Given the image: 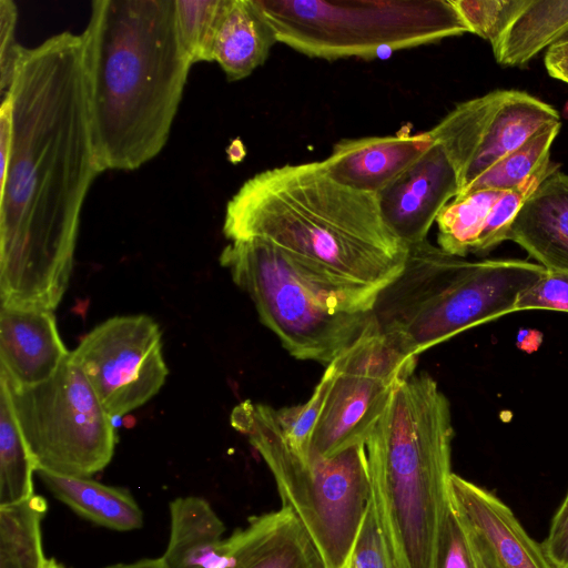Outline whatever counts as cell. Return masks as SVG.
Returning <instances> with one entry per match:
<instances>
[{
	"instance_id": "6da1fadb",
	"label": "cell",
	"mask_w": 568,
	"mask_h": 568,
	"mask_svg": "<svg viewBox=\"0 0 568 568\" xmlns=\"http://www.w3.org/2000/svg\"><path fill=\"white\" fill-rule=\"evenodd\" d=\"M4 94L12 135L0 162L1 304L53 311L69 285L84 200L103 171L83 34L24 48Z\"/></svg>"
},
{
	"instance_id": "7a4b0ae2",
	"label": "cell",
	"mask_w": 568,
	"mask_h": 568,
	"mask_svg": "<svg viewBox=\"0 0 568 568\" xmlns=\"http://www.w3.org/2000/svg\"><path fill=\"white\" fill-rule=\"evenodd\" d=\"M223 232L231 242L272 244L321 282L374 294L399 274L407 254L377 195L339 184L321 161L248 179L226 205Z\"/></svg>"
},
{
	"instance_id": "3957f363",
	"label": "cell",
	"mask_w": 568,
	"mask_h": 568,
	"mask_svg": "<svg viewBox=\"0 0 568 568\" xmlns=\"http://www.w3.org/2000/svg\"><path fill=\"white\" fill-rule=\"evenodd\" d=\"M82 34L101 166L135 170L166 144L192 65L175 2L94 0Z\"/></svg>"
},
{
	"instance_id": "277c9868",
	"label": "cell",
	"mask_w": 568,
	"mask_h": 568,
	"mask_svg": "<svg viewBox=\"0 0 568 568\" xmlns=\"http://www.w3.org/2000/svg\"><path fill=\"white\" fill-rule=\"evenodd\" d=\"M450 404L428 374L392 394L365 447L371 506L390 568H438L452 501Z\"/></svg>"
},
{
	"instance_id": "5b68a950",
	"label": "cell",
	"mask_w": 568,
	"mask_h": 568,
	"mask_svg": "<svg viewBox=\"0 0 568 568\" xmlns=\"http://www.w3.org/2000/svg\"><path fill=\"white\" fill-rule=\"evenodd\" d=\"M547 270L519 258L471 261L427 240L407 247L399 274L377 295L372 320L406 356L515 313L521 291Z\"/></svg>"
},
{
	"instance_id": "8992f818",
	"label": "cell",
	"mask_w": 568,
	"mask_h": 568,
	"mask_svg": "<svg viewBox=\"0 0 568 568\" xmlns=\"http://www.w3.org/2000/svg\"><path fill=\"white\" fill-rule=\"evenodd\" d=\"M230 419L264 460L282 506L305 528L326 568H346L371 501L365 445L332 457L303 456L285 437L276 409L251 400L237 404Z\"/></svg>"
},
{
	"instance_id": "52a82bcc",
	"label": "cell",
	"mask_w": 568,
	"mask_h": 568,
	"mask_svg": "<svg viewBox=\"0 0 568 568\" xmlns=\"http://www.w3.org/2000/svg\"><path fill=\"white\" fill-rule=\"evenodd\" d=\"M261 322L295 358L332 363L372 323L377 294L321 282L257 239L232 241L220 256Z\"/></svg>"
},
{
	"instance_id": "ba28073f",
	"label": "cell",
	"mask_w": 568,
	"mask_h": 568,
	"mask_svg": "<svg viewBox=\"0 0 568 568\" xmlns=\"http://www.w3.org/2000/svg\"><path fill=\"white\" fill-rule=\"evenodd\" d=\"M277 42L312 58L372 59L381 51L469 32L453 0H253Z\"/></svg>"
},
{
	"instance_id": "9c48e42d",
	"label": "cell",
	"mask_w": 568,
	"mask_h": 568,
	"mask_svg": "<svg viewBox=\"0 0 568 568\" xmlns=\"http://www.w3.org/2000/svg\"><path fill=\"white\" fill-rule=\"evenodd\" d=\"M4 383L37 471L90 477L109 465L116 442L112 417L71 352L41 384L13 387Z\"/></svg>"
},
{
	"instance_id": "30bf717a",
	"label": "cell",
	"mask_w": 568,
	"mask_h": 568,
	"mask_svg": "<svg viewBox=\"0 0 568 568\" xmlns=\"http://www.w3.org/2000/svg\"><path fill=\"white\" fill-rule=\"evenodd\" d=\"M416 358L397 351L372 320L315 386L321 405L307 455L332 457L365 445L396 387L414 374Z\"/></svg>"
},
{
	"instance_id": "8fae6325",
	"label": "cell",
	"mask_w": 568,
	"mask_h": 568,
	"mask_svg": "<svg viewBox=\"0 0 568 568\" xmlns=\"http://www.w3.org/2000/svg\"><path fill=\"white\" fill-rule=\"evenodd\" d=\"M554 122L560 115L550 104L524 91L496 90L459 103L429 132L452 163L460 194Z\"/></svg>"
},
{
	"instance_id": "7c38bea8",
	"label": "cell",
	"mask_w": 568,
	"mask_h": 568,
	"mask_svg": "<svg viewBox=\"0 0 568 568\" xmlns=\"http://www.w3.org/2000/svg\"><path fill=\"white\" fill-rule=\"evenodd\" d=\"M71 356L111 417L145 404L169 374L159 325L146 315L104 321L81 338Z\"/></svg>"
},
{
	"instance_id": "4fadbf2b",
	"label": "cell",
	"mask_w": 568,
	"mask_h": 568,
	"mask_svg": "<svg viewBox=\"0 0 568 568\" xmlns=\"http://www.w3.org/2000/svg\"><path fill=\"white\" fill-rule=\"evenodd\" d=\"M457 194L456 172L435 142L377 197L385 223L408 247L427 240L438 214Z\"/></svg>"
},
{
	"instance_id": "5bb4252c",
	"label": "cell",
	"mask_w": 568,
	"mask_h": 568,
	"mask_svg": "<svg viewBox=\"0 0 568 568\" xmlns=\"http://www.w3.org/2000/svg\"><path fill=\"white\" fill-rule=\"evenodd\" d=\"M69 354L53 311L1 304L0 377L8 385L31 387L48 381Z\"/></svg>"
},
{
	"instance_id": "9a60e30c",
	"label": "cell",
	"mask_w": 568,
	"mask_h": 568,
	"mask_svg": "<svg viewBox=\"0 0 568 568\" xmlns=\"http://www.w3.org/2000/svg\"><path fill=\"white\" fill-rule=\"evenodd\" d=\"M435 143L429 131L346 139L322 162L327 174L349 189L378 194L396 181Z\"/></svg>"
},
{
	"instance_id": "2e32d148",
	"label": "cell",
	"mask_w": 568,
	"mask_h": 568,
	"mask_svg": "<svg viewBox=\"0 0 568 568\" xmlns=\"http://www.w3.org/2000/svg\"><path fill=\"white\" fill-rule=\"evenodd\" d=\"M217 568H326L293 511L281 507L251 517L224 540Z\"/></svg>"
},
{
	"instance_id": "e0dca14e",
	"label": "cell",
	"mask_w": 568,
	"mask_h": 568,
	"mask_svg": "<svg viewBox=\"0 0 568 568\" xmlns=\"http://www.w3.org/2000/svg\"><path fill=\"white\" fill-rule=\"evenodd\" d=\"M452 501L458 515L483 535L504 568H555L541 545L491 491L453 474Z\"/></svg>"
},
{
	"instance_id": "ac0fdd59",
	"label": "cell",
	"mask_w": 568,
	"mask_h": 568,
	"mask_svg": "<svg viewBox=\"0 0 568 568\" xmlns=\"http://www.w3.org/2000/svg\"><path fill=\"white\" fill-rule=\"evenodd\" d=\"M548 272H568V174L552 170L527 197L508 239Z\"/></svg>"
},
{
	"instance_id": "d6986e66",
	"label": "cell",
	"mask_w": 568,
	"mask_h": 568,
	"mask_svg": "<svg viewBox=\"0 0 568 568\" xmlns=\"http://www.w3.org/2000/svg\"><path fill=\"white\" fill-rule=\"evenodd\" d=\"M225 526L210 503L197 496L170 504V537L162 556L169 568H217Z\"/></svg>"
},
{
	"instance_id": "ffe728a7",
	"label": "cell",
	"mask_w": 568,
	"mask_h": 568,
	"mask_svg": "<svg viewBox=\"0 0 568 568\" xmlns=\"http://www.w3.org/2000/svg\"><path fill=\"white\" fill-rule=\"evenodd\" d=\"M276 37L253 0H226L213 45V61L227 79L250 75L267 59Z\"/></svg>"
},
{
	"instance_id": "44dd1931",
	"label": "cell",
	"mask_w": 568,
	"mask_h": 568,
	"mask_svg": "<svg viewBox=\"0 0 568 568\" xmlns=\"http://www.w3.org/2000/svg\"><path fill=\"white\" fill-rule=\"evenodd\" d=\"M49 491L81 517L95 525L130 531L143 526V513L123 488L108 486L89 477L37 471Z\"/></svg>"
},
{
	"instance_id": "7402d4cb",
	"label": "cell",
	"mask_w": 568,
	"mask_h": 568,
	"mask_svg": "<svg viewBox=\"0 0 568 568\" xmlns=\"http://www.w3.org/2000/svg\"><path fill=\"white\" fill-rule=\"evenodd\" d=\"M568 32V0H527L493 49L505 67H523Z\"/></svg>"
},
{
	"instance_id": "603a6c76",
	"label": "cell",
	"mask_w": 568,
	"mask_h": 568,
	"mask_svg": "<svg viewBox=\"0 0 568 568\" xmlns=\"http://www.w3.org/2000/svg\"><path fill=\"white\" fill-rule=\"evenodd\" d=\"M47 500L39 495L0 507V568H45L41 524Z\"/></svg>"
},
{
	"instance_id": "cb8c5ba5",
	"label": "cell",
	"mask_w": 568,
	"mask_h": 568,
	"mask_svg": "<svg viewBox=\"0 0 568 568\" xmlns=\"http://www.w3.org/2000/svg\"><path fill=\"white\" fill-rule=\"evenodd\" d=\"M37 465L24 440L8 387L0 378V507L31 498Z\"/></svg>"
},
{
	"instance_id": "d4e9b609",
	"label": "cell",
	"mask_w": 568,
	"mask_h": 568,
	"mask_svg": "<svg viewBox=\"0 0 568 568\" xmlns=\"http://www.w3.org/2000/svg\"><path fill=\"white\" fill-rule=\"evenodd\" d=\"M559 130L560 122L547 124L527 142L477 178L457 196L480 190H516L542 174L552 164L550 148Z\"/></svg>"
},
{
	"instance_id": "484cf974",
	"label": "cell",
	"mask_w": 568,
	"mask_h": 568,
	"mask_svg": "<svg viewBox=\"0 0 568 568\" xmlns=\"http://www.w3.org/2000/svg\"><path fill=\"white\" fill-rule=\"evenodd\" d=\"M503 193L480 190L453 199L436 219L438 246L460 257L471 253L494 204Z\"/></svg>"
},
{
	"instance_id": "4316f807",
	"label": "cell",
	"mask_w": 568,
	"mask_h": 568,
	"mask_svg": "<svg viewBox=\"0 0 568 568\" xmlns=\"http://www.w3.org/2000/svg\"><path fill=\"white\" fill-rule=\"evenodd\" d=\"M175 24L191 64L213 61V45L226 0H174Z\"/></svg>"
},
{
	"instance_id": "83f0119b",
	"label": "cell",
	"mask_w": 568,
	"mask_h": 568,
	"mask_svg": "<svg viewBox=\"0 0 568 568\" xmlns=\"http://www.w3.org/2000/svg\"><path fill=\"white\" fill-rule=\"evenodd\" d=\"M527 0H453L469 32L489 41L501 40L508 26Z\"/></svg>"
},
{
	"instance_id": "f1b7e54d",
	"label": "cell",
	"mask_w": 568,
	"mask_h": 568,
	"mask_svg": "<svg viewBox=\"0 0 568 568\" xmlns=\"http://www.w3.org/2000/svg\"><path fill=\"white\" fill-rule=\"evenodd\" d=\"M556 168H558V165L552 163L546 172L536 176L524 186L511 191H504L494 204L485 227L471 253L488 252L501 242L507 241L511 224L523 204L540 182Z\"/></svg>"
},
{
	"instance_id": "f546056e",
	"label": "cell",
	"mask_w": 568,
	"mask_h": 568,
	"mask_svg": "<svg viewBox=\"0 0 568 568\" xmlns=\"http://www.w3.org/2000/svg\"><path fill=\"white\" fill-rule=\"evenodd\" d=\"M548 310L568 313V272H546L521 291L515 311Z\"/></svg>"
},
{
	"instance_id": "4dcf8cb0",
	"label": "cell",
	"mask_w": 568,
	"mask_h": 568,
	"mask_svg": "<svg viewBox=\"0 0 568 568\" xmlns=\"http://www.w3.org/2000/svg\"><path fill=\"white\" fill-rule=\"evenodd\" d=\"M18 9L11 0H0V91L10 88L17 64L24 51L16 39Z\"/></svg>"
},
{
	"instance_id": "1f68e13d",
	"label": "cell",
	"mask_w": 568,
	"mask_h": 568,
	"mask_svg": "<svg viewBox=\"0 0 568 568\" xmlns=\"http://www.w3.org/2000/svg\"><path fill=\"white\" fill-rule=\"evenodd\" d=\"M346 568H390L371 501Z\"/></svg>"
},
{
	"instance_id": "d6a6232c",
	"label": "cell",
	"mask_w": 568,
	"mask_h": 568,
	"mask_svg": "<svg viewBox=\"0 0 568 568\" xmlns=\"http://www.w3.org/2000/svg\"><path fill=\"white\" fill-rule=\"evenodd\" d=\"M438 568H476L464 526L454 506L446 524Z\"/></svg>"
},
{
	"instance_id": "836d02e7",
	"label": "cell",
	"mask_w": 568,
	"mask_h": 568,
	"mask_svg": "<svg viewBox=\"0 0 568 568\" xmlns=\"http://www.w3.org/2000/svg\"><path fill=\"white\" fill-rule=\"evenodd\" d=\"M540 545L555 568H568V491L555 511L547 536Z\"/></svg>"
},
{
	"instance_id": "e575fe53",
	"label": "cell",
	"mask_w": 568,
	"mask_h": 568,
	"mask_svg": "<svg viewBox=\"0 0 568 568\" xmlns=\"http://www.w3.org/2000/svg\"><path fill=\"white\" fill-rule=\"evenodd\" d=\"M458 517L464 526L475 567L504 568L500 561L498 560L496 554L494 552L493 548L489 546V544L486 541L483 535L479 531H477L474 527H471L468 523H466L459 515Z\"/></svg>"
},
{
	"instance_id": "d590c367",
	"label": "cell",
	"mask_w": 568,
	"mask_h": 568,
	"mask_svg": "<svg viewBox=\"0 0 568 568\" xmlns=\"http://www.w3.org/2000/svg\"><path fill=\"white\" fill-rule=\"evenodd\" d=\"M545 65L550 77L568 84V32L547 49Z\"/></svg>"
},
{
	"instance_id": "8d00e7d4",
	"label": "cell",
	"mask_w": 568,
	"mask_h": 568,
	"mask_svg": "<svg viewBox=\"0 0 568 568\" xmlns=\"http://www.w3.org/2000/svg\"><path fill=\"white\" fill-rule=\"evenodd\" d=\"M104 568H169L162 557L145 558L130 564H114Z\"/></svg>"
},
{
	"instance_id": "74e56055",
	"label": "cell",
	"mask_w": 568,
	"mask_h": 568,
	"mask_svg": "<svg viewBox=\"0 0 568 568\" xmlns=\"http://www.w3.org/2000/svg\"><path fill=\"white\" fill-rule=\"evenodd\" d=\"M45 568H64L61 564H59L55 559L49 558L45 565Z\"/></svg>"
}]
</instances>
